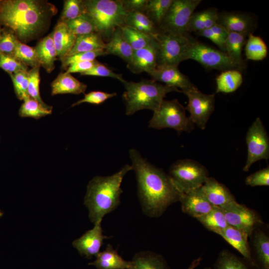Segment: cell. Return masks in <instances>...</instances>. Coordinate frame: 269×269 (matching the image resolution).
Returning a JSON list of instances; mask_svg holds the SVG:
<instances>
[{
	"label": "cell",
	"instance_id": "28",
	"mask_svg": "<svg viewBox=\"0 0 269 269\" xmlns=\"http://www.w3.org/2000/svg\"><path fill=\"white\" fill-rule=\"evenodd\" d=\"M249 35L229 32L225 41V53L229 57L243 70L246 63L243 59L242 50Z\"/></svg>",
	"mask_w": 269,
	"mask_h": 269
},
{
	"label": "cell",
	"instance_id": "47",
	"mask_svg": "<svg viewBox=\"0 0 269 269\" xmlns=\"http://www.w3.org/2000/svg\"><path fill=\"white\" fill-rule=\"evenodd\" d=\"M116 96H117L116 92L109 93L100 91H91L85 94L83 99L73 103L72 107H75L84 103L100 105Z\"/></svg>",
	"mask_w": 269,
	"mask_h": 269
},
{
	"label": "cell",
	"instance_id": "17",
	"mask_svg": "<svg viewBox=\"0 0 269 269\" xmlns=\"http://www.w3.org/2000/svg\"><path fill=\"white\" fill-rule=\"evenodd\" d=\"M157 44L154 38L147 47L134 51L131 60L127 64V68L135 74L143 72L150 73L157 66Z\"/></svg>",
	"mask_w": 269,
	"mask_h": 269
},
{
	"label": "cell",
	"instance_id": "51",
	"mask_svg": "<svg viewBox=\"0 0 269 269\" xmlns=\"http://www.w3.org/2000/svg\"><path fill=\"white\" fill-rule=\"evenodd\" d=\"M127 12L139 11L145 12L148 0H120Z\"/></svg>",
	"mask_w": 269,
	"mask_h": 269
},
{
	"label": "cell",
	"instance_id": "22",
	"mask_svg": "<svg viewBox=\"0 0 269 269\" xmlns=\"http://www.w3.org/2000/svg\"><path fill=\"white\" fill-rule=\"evenodd\" d=\"M51 95L84 93L87 85L79 81L67 72L60 73L52 82Z\"/></svg>",
	"mask_w": 269,
	"mask_h": 269
},
{
	"label": "cell",
	"instance_id": "36",
	"mask_svg": "<svg viewBox=\"0 0 269 269\" xmlns=\"http://www.w3.org/2000/svg\"><path fill=\"white\" fill-rule=\"evenodd\" d=\"M122 33L133 51L147 47L152 41L153 36L140 32L128 25L121 27Z\"/></svg>",
	"mask_w": 269,
	"mask_h": 269
},
{
	"label": "cell",
	"instance_id": "31",
	"mask_svg": "<svg viewBox=\"0 0 269 269\" xmlns=\"http://www.w3.org/2000/svg\"><path fill=\"white\" fill-rule=\"evenodd\" d=\"M214 268L215 269H260L255 263L239 257L228 250L220 253Z\"/></svg>",
	"mask_w": 269,
	"mask_h": 269
},
{
	"label": "cell",
	"instance_id": "24",
	"mask_svg": "<svg viewBox=\"0 0 269 269\" xmlns=\"http://www.w3.org/2000/svg\"><path fill=\"white\" fill-rule=\"evenodd\" d=\"M260 226L256 228L251 235L255 253L254 261L260 269H269V237L260 228Z\"/></svg>",
	"mask_w": 269,
	"mask_h": 269
},
{
	"label": "cell",
	"instance_id": "34",
	"mask_svg": "<svg viewBox=\"0 0 269 269\" xmlns=\"http://www.w3.org/2000/svg\"><path fill=\"white\" fill-rule=\"evenodd\" d=\"M245 52L247 59L261 61L266 58L268 50L266 43L261 37L250 33L245 45Z\"/></svg>",
	"mask_w": 269,
	"mask_h": 269
},
{
	"label": "cell",
	"instance_id": "25",
	"mask_svg": "<svg viewBox=\"0 0 269 269\" xmlns=\"http://www.w3.org/2000/svg\"><path fill=\"white\" fill-rule=\"evenodd\" d=\"M34 47L40 66L48 73H51L55 68L54 63L57 59L52 32L41 39Z\"/></svg>",
	"mask_w": 269,
	"mask_h": 269
},
{
	"label": "cell",
	"instance_id": "18",
	"mask_svg": "<svg viewBox=\"0 0 269 269\" xmlns=\"http://www.w3.org/2000/svg\"><path fill=\"white\" fill-rule=\"evenodd\" d=\"M179 201L182 211L195 219L205 215L214 208L200 188L183 193Z\"/></svg>",
	"mask_w": 269,
	"mask_h": 269
},
{
	"label": "cell",
	"instance_id": "13",
	"mask_svg": "<svg viewBox=\"0 0 269 269\" xmlns=\"http://www.w3.org/2000/svg\"><path fill=\"white\" fill-rule=\"evenodd\" d=\"M229 225L242 230L251 236L254 230L264 224L260 215L254 210L236 200L221 207Z\"/></svg>",
	"mask_w": 269,
	"mask_h": 269
},
{
	"label": "cell",
	"instance_id": "43",
	"mask_svg": "<svg viewBox=\"0 0 269 269\" xmlns=\"http://www.w3.org/2000/svg\"><path fill=\"white\" fill-rule=\"evenodd\" d=\"M40 67L38 66L28 70V94L29 97L45 107H49L42 100L39 91Z\"/></svg>",
	"mask_w": 269,
	"mask_h": 269
},
{
	"label": "cell",
	"instance_id": "35",
	"mask_svg": "<svg viewBox=\"0 0 269 269\" xmlns=\"http://www.w3.org/2000/svg\"><path fill=\"white\" fill-rule=\"evenodd\" d=\"M196 219L207 229L217 234L229 225L221 208L217 207Z\"/></svg>",
	"mask_w": 269,
	"mask_h": 269
},
{
	"label": "cell",
	"instance_id": "45",
	"mask_svg": "<svg viewBox=\"0 0 269 269\" xmlns=\"http://www.w3.org/2000/svg\"><path fill=\"white\" fill-rule=\"evenodd\" d=\"M18 39L9 28L3 27L0 34V54L12 55Z\"/></svg>",
	"mask_w": 269,
	"mask_h": 269
},
{
	"label": "cell",
	"instance_id": "49",
	"mask_svg": "<svg viewBox=\"0 0 269 269\" xmlns=\"http://www.w3.org/2000/svg\"><path fill=\"white\" fill-rule=\"evenodd\" d=\"M245 183L251 187L269 186V167L258 170L247 176L245 179Z\"/></svg>",
	"mask_w": 269,
	"mask_h": 269
},
{
	"label": "cell",
	"instance_id": "55",
	"mask_svg": "<svg viewBox=\"0 0 269 269\" xmlns=\"http://www.w3.org/2000/svg\"><path fill=\"white\" fill-rule=\"evenodd\" d=\"M204 269H212L210 268H205Z\"/></svg>",
	"mask_w": 269,
	"mask_h": 269
},
{
	"label": "cell",
	"instance_id": "23",
	"mask_svg": "<svg viewBox=\"0 0 269 269\" xmlns=\"http://www.w3.org/2000/svg\"><path fill=\"white\" fill-rule=\"evenodd\" d=\"M96 258L89 265L94 266L97 269H129L131 265V261L125 260L111 244H108Z\"/></svg>",
	"mask_w": 269,
	"mask_h": 269
},
{
	"label": "cell",
	"instance_id": "1",
	"mask_svg": "<svg viewBox=\"0 0 269 269\" xmlns=\"http://www.w3.org/2000/svg\"><path fill=\"white\" fill-rule=\"evenodd\" d=\"M129 154L143 212L151 217H159L170 205L179 201L183 193L168 174L150 163L137 150L131 149Z\"/></svg>",
	"mask_w": 269,
	"mask_h": 269
},
{
	"label": "cell",
	"instance_id": "32",
	"mask_svg": "<svg viewBox=\"0 0 269 269\" xmlns=\"http://www.w3.org/2000/svg\"><path fill=\"white\" fill-rule=\"evenodd\" d=\"M243 77L241 72L236 69L223 71L216 78V93H230L236 91L242 85Z\"/></svg>",
	"mask_w": 269,
	"mask_h": 269
},
{
	"label": "cell",
	"instance_id": "54",
	"mask_svg": "<svg viewBox=\"0 0 269 269\" xmlns=\"http://www.w3.org/2000/svg\"><path fill=\"white\" fill-rule=\"evenodd\" d=\"M1 24H0V33H1V29H2V27H1Z\"/></svg>",
	"mask_w": 269,
	"mask_h": 269
},
{
	"label": "cell",
	"instance_id": "33",
	"mask_svg": "<svg viewBox=\"0 0 269 269\" xmlns=\"http://www.w3.org/2000/svg\"><path fill=\"white\" fill-rule=\"evenodd\" d=\"M125 25L152 36L158 31V27L148 16L139 11L127 12Z\"/></svg>",
	"mask_w": 269,
	"mask_h": 269
},
{
	"label": "cell",
	"instance_id": "15",
	"mask_svg": "<svg viewBox=\"0 0 269 269\" xmlns=\"http://www.w3.org/2000/svg\"><path fill=\"white\" fill-rule=\"evenodd\" d=\"M101 222L94 224L92 229L88 230L72 243L79 253L87 259L96 257L100 253L104 240L111 238L103 234Z\"/></svg>",
	"mask_w": 269,
	"mask_h": 269
},
{
	"label": "cell",
	"instance_id": "6",
	"mask_svg": "<svg viewBox=\"0 0 269 269\" xmlns=\"http://www.w3.org/2000/svg\"><path fill=\"white\" fill-rule=\"evenodd\" d=\"M195 125L186 116L185 108L174 99L171 101L163 100L158 108L153 112L148 127L157 130L171 128L178 134L190 132Z\"/></svg>",
	"mask_w": 269,
	"mask_h": 269
},
{
	"label": "cell",
	"instance_id": "10",
	"mask_svg": "<svg viewBox=\"0 0 269 269\" xmlns=\"http://www.w3.org/2000/svg\"><path fill=\"white\" fill-rule=\"evenodd\" d=\"M201 0H173L161 23L158 27L161 32L185 35L192 14Z\"/></svg>",
	"mask_w": 269,
	"mask_h": 269
},
{
	"label": "cell",
	"instance_id": "20",
	"mask_svg": "<svg viewBox=\"0 0 269 269\" xmlns=\"http://www.w3.org/2000/svg\"><path fill=\"white\" fill-rule=\"evenodd\" d=\"M218 235L221 236L227 243L236 249L243 256V258L250 262L255 263L248 242L249 236L247 233L228 225Z\"/></svg>",
	"mask_w": 269,
	"mask_h": 269
},
{
	"label": "cell",
	"instance_id": "48",
	"mask_svg": "<svg viewBox=\"0 0 269 269\" xmlns=\"http://www.w3.org/2000/svg\"><path fill=\"white\" fill-rule=\"evenodd\" d=\"M80 74L81 75L110 77L117 79L122 83L125 80L122 74L115 73L112 70L100 62L90 70Z\"/></svg>",
	"mask_w": 269,
	"mask_h": 269
},
{
	"label": "cell",
	"instance_id": "16",
	"mask_svg": "<svg viewBox=\"0 0 269 269\" xmlns=\"http://www.w3.org/2000/svg\"><path fill=\"white\" fill-rule=\"evenodd\" d=\"M148 74L151 76V79L176 88L180 90L181 93L195 87L189 78L180 72L178 66L157 65L156 68Z\"/></svg>",
	"mask_w": 269,
	"mask_h": 269
},
{
	"label": "cell",
	"instance_id": "27",
	"mask_svg": "<svg viewBox=\"0 0 269 269\" xmlns=\"http://www.w3.org/2000/svg\"><path fill=\"white\" fill-rule=\"evenodd\" d=\"M105 50L106 54L118 56L129 63L134 51L124 37L121 27L116 29L111 35L109 41L106 43Z\"/></svg>",
	"mask_w": 269,
	"mask_h": 269
},
{
	"label": "cell",
	"instance_id": "5",
	"mask_svg": "<svg viewBox=\"0 0 269 269\" xmlns=\"http://www.w3.org/2000/svg\"><path fill=\"white\" fill-rule=\"evenodd\" d=\"M84 3L85 12L103 38L110 39L116 29L125 25L127 11L120 0H86Z\"/></svg>",
	"mask_w": 269,
	"mask_h": 269
},
{
	"label": "cell",
	"instance_id": "53",
	"mask_svg": "<svg viewBox=\"0 0 269 269\" xmlns=\"http://www.w3.org/2000/svg\"><path fill=\"white\" fill-rule=\"evenodd\" d=\"M202 260L201 258L195 259L188 267L187 269H195L200 264Z\"/></svg>",
	"mask_w": 269,
	"mask_h": 269
},
{
	"label": "cell",
	"instance_id": "12",
	"mask_svg": "<svg viewBox=\"0 0 269 269\" xmlns=\"http://www.w3.org/2000/svg\"><path fill=\"white\" fill-rule=\"evenodd\" d=\"M182 93L188 99L185 110L190 113L189 119L198 128L204 130L215 108V94H204L196 86Z\"/></svg>",
	"mask_w": 269,
	"mask_h": 269
},
{
	"label": "cell",
	"instance_id": "3",
	"mask_svg": "<svg viewBox=\"0 0 269 269\" xmlns=\"http://www.w3.org/2000/svg\"><path fill=\"white\" fill-rule=\"evenodd\" d=\"M133 170L125 165L117 172L107 176H96L88 183L84 204L89 211V217L94 224L102 222L104 217L115 210L121 203L123 192L121 187L125 175Z\"/></svg>",
	"mask_w": 269,
	"mask_h": 269
},
{
	"label": "cell",
	"instance_id": "9",
	"mask_svg": "<svg viewBox=\"0 0 269 269\" xmlns=\"http://www.w3.org/2000/svg\"><path fill=\"white\" fill-rule=\"evenodd\" d=\"M195 60L206 68L225 71L242 69L234 62L227 54L190 37L186 53V60Z\"/></svg>",
	"mask_w": 269,
	"mask_h": 269
},
{
	"label": "cell",
	"instance_id": "37",
	"mask_svg": "<svg viewBox=\"0 0 269 269\" xmlns=\"http://www.w3.org/2000/svg\"><path fill=\"white\" fill-rule=\"evenodd\" d=\"M52 107H45L31 98L23 101L18 111L21 117H30L35 119L50 115Z\"/></svg>",
	"mask_w": 269,
	"mask_h": 269
},
{
	"label": "cell",
	"instance_id": "29",
	"mask_svg": "<svg viewBox=\"0 0 269 269\" xmlns=\"http://www.w3.org/2000/svg\"><path fill=\"white\" fill-rule=\"evenodd\" d=\"M129 269H169L164 258L150 251L136 253L131 261Z\"/></svg>",
	"mask_w": 269,
	"mask_h": 269
},
{
	"label": "cell",
	"instance_id": "44",
	"mask_svg": "<svg viewBox=\"0 0 269 269\" xmlns=\"http://www.w3.org/2000/svg\"><path fill=\"white\" fill-rule=\"evenodd\" d=\"M104 55H106L105 49H100L66 56L61 59V66L63 68L66 69L73 63L81 61H93L96 60V57Z\"/></svg>",
	"mask_w": 269,
	"mask_h": 269
},
{
	"label": "cell",
	"instance_id": "4",
	"mask_svg": "<svg viewBox=\"0 0 269 269\" xmlns=\"http://www.w3.org/2000/svg\"><path fill=\"white\" fill-rule=\"evenodd\" d=\"M125 91L123 99L126 105V114L131 116L137 111L148 109L156 111L170 92H181L178 89L160 84L152 79H143L139 82H122Z\"/></svg>",
	"mask_w": 269,
	"mask_h": 269
},
{
	"label": "cell",
	"instance_id": "11",
	"mask_svg": "<svg viewBox=\"0 0 269 269\" xmlns=\"http://www.w3.org/2000/svg\"><path fill=\"white\" fill-rule=\"evenodd\" d=\"M247 157L243 168L248 171L255 162L269 158V139L260 118H257L248 129L246 134Z\"/></svg>",
	"mask_w": 269,
	"mask_h": 269
},
{
	"label": "cell",
	"instance_id": "7",
	"mask_svg": "<svg viewBox=\"0 0 269 269\" xmlns=\"http://www.w3.org/2000/svg\"><path fill=\"white\" fill-rule=\"evenodd\" d=\"M168 175L182 193L200 188L209 177L206 168L192 159H184L174 162Z\"/></svg>",
	"mask_w": 269,
	"mask_h": 269
},
{
	"label": "cell",
	"instance_id": "41",
	"mask_svg": "<svg viewBox=\"0 0 269 269\" xmlns=\"http://www.w3.org/2000/svg\"><path fill=\"white\" fill-rule=\"evenodd\" d=\"M85 12L84 0H65L58 21L67 23Z\"/></svg>",
	"mask_w": 269,
	"mask_h": 269
},
{
	"label": "cell",
	"instance_id": "8",
	"mask_svg": "<svg viewBox=\"0 0 269 269\" xmlns=\"http://www.w3.org/2000/svg\"><path fill=\"white\" fill-rule=\"evenodd\" d=\"M154 38L158 47L157 65L178 66L186 60L190 36L158 31Z\"/></svg>",
	"mask_w": 269,
	"mask_h": 269
},
{
	"label": "cell",
	"instance_id": "40",
	"mask_svg": "<svg viewBox=\"0 0 269 269\" xmlns=\"http://www.w3.org/2000/svg\"><path fill=\"white\" fill-rule=\"evenodd\" d=\"M66 24L69 29L76 36L97 32L93 20L86 12Z\"/></svg>",
	"mask_w": 269,
	"mask_h": 269
},
{
	"label": "cell",
	"instance_id": "30",
	"mask_svg": "<svg viewBox=\"0 0 269 269\" xmlns=\"http://www.w3.org/2000/svg\"><path fill=\"white\" fill-rule=\"evenodd\" d=\"M105 46L106 43L104 42L102 36L98 32L76 36L74 44L66 56L105 49Z\"/></svg>",
	"mask_w": 269,
	"mask_h": 269
},
{
	"label": "cell",
	"instance_id": "39",
	"mask_svg": "<svg viewBox=\"0 0 269 269\" xmlns=\"http://www.w3.org/2000/svg\"><path fill=\"white\" fill-rule=\"evenodd\" d=\"M12 55L26 66L31 68L40 66L34 47H31L17 40Z\"/></svg>",
	"mask_w": 269,
	"mask_h": 269
},
{
	"label": "cell",
	"instance_id": "38",
	"mask_svg": "<svg viewBox=\"0 0 269 269\" xmlns=\"http://www.w3.org/2000/svg\"><path fill=\"white\" fill-rule=\"evenodd\" d=\"M173 0H148L144 13L158 27Z\"/></svg>",
	"mask_w": 269,
	"mask_h": 269
},
{
	"label": "cell",
	"instance_id": "2",
	"mask_svg": "<svg viewBox=\"0 0 269 269\" xmlns=\"http://www.w3.org/2000/svg\"><path fill=\"white\" fill-rule=\"evenodd\" d=\"M57 12L56 6L47 0H0V24L23 43L42 34Z\"/></svg>",
	"mask_w": 269,
	"mask_h": 269
},
{
	"label": "cell",
	"instance_id": "26",
	"mask_svg": "<svg viewBox=\"0 0 269 269\" xmlns=\"http://www.w3.org/2000/svg\"><path fill=\"white\" fill-rule=\"evenodd\" d=\"M218 10L216 7H209L200 11L194 12L191 16L187 30L195 32L210 28L217 22Z\"/></svg>",
	"mask_w": 269,
	"mask_h": 269
},
{
	"label": "cell",
	"instance_id": "50",
	"mask_svg": "<svg viewBox=\"0 0 269 269\" xmlns=\"http://www.w3.org/2000/svg\"><path fill=\"white\" fill-rule=\"evenodd\" d=\"M99 62L95 60L74 63L68 67L66 72L69 73L79 72L81 74L90 70Z\"/></svg>",
	"mask_w": 269,
	"mask_h": 269
},
{
	"label": "cell",
	"instance_id": "52",
	"mask_svg": "<svg viewBox=\"0 0 269 269\" xmlns=\"http://www.w3.org/2000/svg\"><path fill=\"white\" fill-rule=\"evenodd\" d=\"M198 36H203L209 39L216 44L221 51L225 53V43L226 40L222 39L214 34L210 28L206 29L195 33Z\"/></svg>",
	"mask_w": 269,
	"mask_h": 269
},
{
	"label": "cell",
	"instance_id": "46",
	"mask_svg": "<svg viewBox=\"0 0 269 269\" xmlns=\"http://www.w3.org/2000/svg\"><path fill=\"white\" fill-rule=\"evenodd\" d=\"M0 68L8 74L20 71H28V67L12 55L4 54H0Z\"/></svg>",
	"mask_w": 269,
	"mask_h": 269
},
{
	"label": "cell",
	"instance_id": "19",
	"mask_svg": "<svg viewBox=\"0 0 269 269\" xmlns=\"http://www.w3.org/2000/svg\"><path fill=\"white\" fill-rule=\"evenodd\" d=\"M200 188L209 203L214 207L221 208L236 201L235 196L230 190L213 177H208Z\"/></svg>",
	"mask_w": 269,
	"mask_h": 269
},
{
	"label": "cell",
	"instance_id": "14",
	"mask_svg": "<svg viewBox=\"0 0 269 269\" xmlns=\"http://www.w3.org/2000/svg\"><path fill=\"white\" fill-rule=\"evenodd\" d=\"M217 23L228 32L249 35L257 26L255 17L250 14L237 11H222L218 13Z\"/></svg>",
	"mask_w": 269,
	"mask_h": 269
},
{
	"label": "cell",
	"instance_id": "21",
	"mask_svg": "<svg viewBox=\"0 0 269 269\" xmlns=\"http://www.w3.org/2000/svg\"><path fill=\"white\" fill-rule=\"evenodd\" d=\"M52 33L57 57L61 60L73 47L76 35L69 29L65 23L60 21H58Z\"/></svg>",
	"mask_w": 269,
	"mask_h": 269
},
{
	"label": "cell",
	"instance_id": "42",
	"mask_svg": "<svg viewBox=\"0 0 269 269\" xmlns=\"http://www.w3.org/2000/svg\"><path fill=\"white\" fill-rule=\"evenodd\" d=\"M8 75L11 79L17 98L23 101L29 98L28 94V71H20Z\"/></svg>",
	"mask_w": 269,
	"mask_h": 269
}]
</instances>
